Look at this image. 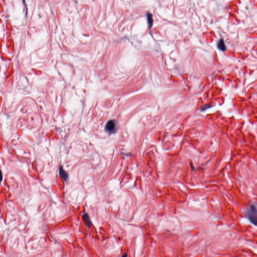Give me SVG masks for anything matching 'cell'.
<instances>
[{
    "label": "cell",
    "mask_w": 257,
    "mask_h": 257,
    "mask_svg": "<svg viewBox=\"0 0 257 257\" xmlns=\"http://www.w3.org/2000/svg\"><path fill=\"white\" fill-rule=\"evenodd\" d=\"M246 214L252 223L256 226L257 222V211L256 203H253L250 205L246 212Z\"/></svg>",
    "instance_id": "obj_1"
},
{
    "label": "cell",
    "mask_w": 257,
    "mask_h": 257,
    "mask_svg": "<svg viewBox=\"0 0 257 257\" xmlns=\"http://www.w3.org/2000/svg\"><path fill=\"white\" fill-rule=\"evenodd\" d=\"M117 125L115 121L114 120H111L109 121L106 126V130L107 132L112 134L114 133L116 131Z\"/></svg>",
    "instance_id": "obj_2"
},
{
    "label": "cell",
    "mask_w": 257,
    "mask_h": 257,
    "mask_svg": "<svg viewBox=\"0 0 257 257\" xmlns=\"http://www.w3.org/2000/svg\"><path fill=\"white\" fill-rule=\"evenodd\" d=\"M217 47L219 50L222 51V52H225L227 50V47L225 43L224 42V39L222 38H220L218 40L217 43Z\"/></svg>",
    "instance_id": "obj_3"
},
{
    "label": "cell",
    "mask_w": 257,
    "mask_h": 257,
    "mask_svg": "<svg viewBox=\"0 0 257 257\" xmlns=\"http://www.w3.org/2000/svg\"><path fill=\"white\" fill-rule=\"evenodd\" d=\"M59 174L60 176L65 181H67L68 179V175L66 171L63 169L62 166H60L59 168Z\"/></svg>",
    "instance_id": "obj_4"
},
{
    "label": "cell",
    "mask_w": 257,
    "mask_h": 257,
    "mask_svg": "<svg viewBox=\"0 0 257 257\" xmlns=\"http://www.w3.org/2000/svg\"><path fill=\"white\" fill-rule=\"evenodd\" d=\"M147 18L149 28L151 29L153 25V19L152 14L150 13H148L147 14Z\"/></svg>",
    "instance_id": "obj_5"
},
{
    "label": "cell",
    "mask_w": 257,
    "mask_h": 257,
    "mask_svg": "<svg viewBox=\"0 0 257 257\" xmlns=\"http://www.w3.org/2000/svg\"><path fill=\"white\" fill-rule=\"evenodd\" d=\"M82 219L86 224L88 227H90L91 225V219L88 213H85L82 215Z\"/></svg>",
    "instance_id": "obj_6"
},
{
    "label": "cell",
    "mask_w": 257,
    "mask_h": 257,
    "mask_svg": "<svg viewBox=\"0 0 257 257\" xmlns=\"http://www.w3.org/2000/svg\"><path fill=\"white\" fill-rule=\"evenodd\" d=\"M23 3L24 6V7H25V10H26V12H25V17H26L27 16V13H28V8H27V6L26 3V0H23Z\"/></svg>",
    "instance_id": "obj_7"
},
{
    "label": "cell",
    "mask_w": 257,
    "mask_h": 257,
    "mask_svg": "<svg viewBox=\"0 0 257 257\" xmlns=\"http://www.w3.org/2000/svg\"><path fill=\"white\" fill-rule=\"evenodd\" d=\"M3 174L1 170H0V181H2L3 180Z\"/></svg>",
    "instance_id": "obj_8"
},
{
    "label": "cell",
    "mask_w": 257,
    "mask_h": 257,
    "mask_svg": "<svg viewBox=\"0 0 257 257\" xmlns=\"http://www.w3.org/2000/svg\"><path fill=\"white\" fill-rule=\"evenodd\" d=\"M127 256V254H125V255H124L123 256Z\"/></svg>",
    "instance_id": "obj_9"
}]
</instances>
